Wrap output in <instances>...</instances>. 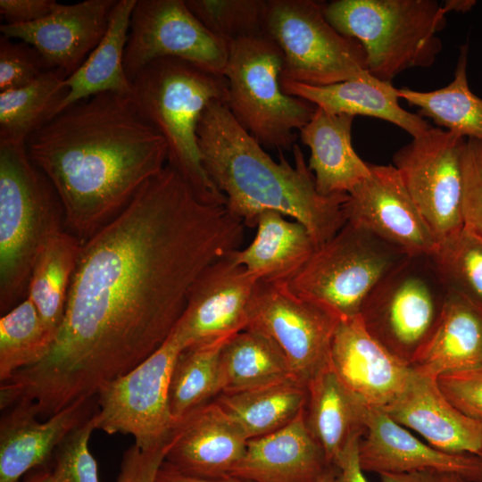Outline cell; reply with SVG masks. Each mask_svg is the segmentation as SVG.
<instances>
[{
	"label": "cell",
	"mask_w": 482,
	"mask_h": 482,
	"mask_svg": "<svg viewBox=\"0 0 482 482\" xmlns=\"http://www.w3.org/2000/svg\"><path fill=\"white\" fill-rule=\"evenodd\" d=\"M244 226L167 164L83 242L54 345L8 380L12 395L47 419L130 371L168 338L204 269L239 249Z\"/></svg>",
	"instance_id": "cell-1"
},
{
	"label": "cell",
	"mask_w": 482,
	"mask_h": 482,
	"mask_svg": "<svg viewBox=\"0 0 482 482\" xmlns=\"http://www.w3.org/2000/svg\"><path fill=\"white\" fill-rule=\"evenodd\" d=\"M54 187L65 229L85 242L167 165L168 145L130 96L102 93L54 115L26 144Z\"/></svg>",
	"instance_id": "cell-2"
},
{
	"label": "cell",
	"mask_w": 482,
	"mask_h": 482,
	"mask_svg": "<svg viewBox=\"0 0 482 482\" xmlns=\"http://www.w3.org/2000/svg\"><path fill=\"white\" fill-rule=\"evenodd\" d=\"M196 135L208 177L245 226L254 228L262 212H278L303 225L319 246L345 224L348 195H321L299 145L292 147L294 165L281 153L274 161L219 101L204 111Z\"/></svg>",
	"instance_id": "cell-3"
},
{
	"label": "cell",
	"mask_w": 482,
	"mask_h": 482,
	"mask_svg": "<svg viewBox=\"0 0 482 482\" xmlns=\"http://www.w3.org/2000/svg\"><path fill=\"white\" fill-rule=\"evenodd\" d=\"M131 84L130 96L138 111L167 143V164L201 202L225 205L226 197L203 166L196 130L212 102L227 104L226 77L179 59L161 58L142 68Z\"/></svg>",
	"instance_id": "cell-4"
},
{
	"label": "cell",
	"mask_w": 482,
	"mask_h": 482,
	"mask_svg": "<svg viewBox=\"0 0 482 482\" xmlns=\"http://www.w3.org/2000/svg\"><path fill=\"white\" fill-rule=\"evenodd\" d=\"M61 200L26 145L0 141V312L27 297L33 266L64 231Z\"/></svg>",
	"instance_id": "cell-5"
},
{
	"label": "cell",
	"mask_w": 482,
	"mask_h": 482,
	"mask_svg": "<svg viewBox=\"0 0 482 482\" xmlns=\"http://www.w3.org/2000/svg\"><path fill=\"white\" fill-rule=\"evenodd\" d=\"M324 14L337 31L362 45L368 72L382 81L430 67L443 48L437 34L446 12L436 0H335L325 3Z\"/></svg>",
	"instance_id": "cell-6"
},
{
	"label": "cell",
	"mask_w": 482,
	"mask_h": 482,
	"mask_svg": "<svg viewBox=\"0 0 482 482\" xmlns=\"http://www.w3.org/2000/svg\"><path fill=\"white\" fill-rule=\"evenodd\" d=\"M282 52L265 34L239 38L229 46L226 104L262 146L279 151L293 147L295 130L304 127L317 109L282 90Z\"/></svg>",
	"instance_id": "cell-7"
},
{
	"label": "cell",
	"mask_w": 482,
	"mask_h": 482,
	"mask_svg": "<svg viewBox=\"0 0 482 482\" xmlns=\"http://www.w3.org/2000/svg\"><path fill=\"white\" fill-rule=\"evenodd\" d=\"M448 293L431 255H407L369 295L360 317L376 341L411 367L437 326Z\"/></svg>",
	"instance_id": "cell-8"
},
{
	"label": "cell",
	"mask_w": 482,
	"mask_h": 482,
	"mask_svg": "<svg viewBox=\"0 0 482 482\" xmlns=\"http://www.w3.org/2000/svg\"><path fill=\"white\" fill-rule=\"evenodd\" d=\"M407 255L366 228L346 220L334 237L316 247L287 285L341 319L355 317L375 287Z\"/></svg>",
	"instance_id": "cell-9"
},
{
	"label": "cell",
	"mask_w": 482,
	"mask_h": 482,
	"mask_svg": "<svg viewBox=\"0 0 482 482\" xmlns=\"http://www.w3.org/2000/svg\"><path fill=\"white\" fill-rule=\"evenodd\" d=\"M324 4L314 0L266 1L264 34L282 52L280 79L327 86L369 73L362 45L332 27Z\"/></svg>",
	"instance_id": "cell-10"
},
{
	"label": "cell",
	"mask_w": 482,
	"mask_h": 482,
	"mask_svg": "<svg viewBox=\"0 0 482 482\" xmlns=\"http://www.w3.org/2000/svg\"><path fill=\"white\" fill-rule=\"evenodd\" d=\"M183 349L171 331L148 358L104 384L96 395V429L131 435L142 450L165 444L174 426L169 403L170 375Z\"/></svg>",
	"instance_id": "cell-11"
},
{
	"label": "cell",
	"mask_w": 482,
	"mask_h": 482,
	"mask_svg": "<svg viewBox=\"0 0 482 482\" xmlns=\"http://www.w3.org/2000/svg\"><path fill=\"white\" fill-rule=\"evenodd\" d=\"M340 320L333 310L295 293L286 282L261 281L247 328L268 336L283 353L295 379L307 386L329 364Z\"/></svg>",
	"instance_id": "cell-12"
},
{
	"label": "cell",
	"mask_w": 482,
	"mask_h": 482,
	"mask_svg": "<svg viewBox=\"0 0 482 482\" xmlns=\"http://www.w3.org/2000/svg\"><path fill=\"white\" fill-rule=\"evenodd\" d=\"M176 58L224 75L229 46L193 14L186 0H137L125 49L124 69L132 81L142 68Z\"/></svg>",
	"instance_id": "cell-13"
},
{
	"label": "cell",
	"mask_w": 482,
	"mask_h": 482,
	"mask_svg": "<svg viewBox=\"0 0 482 482\" xmlns=\"http://www.w3.org/2000/svg\"><path fill=\"white\" fill-rule=\"evenodd\" d=\"M466 137L432 127L398 149L393 166L437 241L462 227Z\"/></svg>",
	"instance_id": "cell-14"
},
{
	"label": "cell",
	"mask_w": 482,
	"mask_h": 482,
	"mask_svg": "<svg viewBox=\"0 0 482 482\" xmlns=\"http://www.w3.org/2000/svg\"><path fill=\"white\" fill-rule=\"evenodd\" d=\"M259 284L229 253L205 268L172 330L184 348L229 339L245 329Z\"/></svg>",
	"instance_id": "cell-15"
},
{
	"label": "cell",
	"mask_w": 482,
	"mask_h": 482,
	"mask_svg": "<svg viewBox=\"0 0 482 482\" xmlns=\"http://www.w3.org/2000/svg\"><path fill=\"white\" fill-rule=\"evenodd\" d=\"M347 195L346 220L357 223L409 255H431L437 239L393 165L370 164Z\"/></svg>",
	"instance_id": "cell-16"
},
{
	"label": "cell",
	"mask_w": 482,
	"mask_h": 482,
	"mask_svg": "<svg viewBox=\"0 0 482 482\" xmlns=\"http://www.w3.org/2000/svg\"><path fill=\"white\" fill-rule=\"evenodd\" d=\"M118 0L54 3L45 18L29 24L1 25L3 36L35 47L50 70L68 78L86 61L104 36Z\"/></svg>",
	"instance_id": "cell-17"
},
{
	"label": "cell",
	"mask_w": 482,
	"mask_h": 482,
	"mask_svg": "<svg viewBox=\"0 0 482 482\" xmlns=\"http://www.w3.org/2000/svg\"><path fill=\"white\" fill-rule=\"evenodd\" d=\"M329 366L367 405L382 410L401 395L413 373L368 333L360 315L340 320Z\"/></svg>",
	"instance_id": "cell-18"
},
{
	"label": "cell",
	"mask_w": 482,
	"mask_h": 482,
	"mask_svg": "<svg viewBox=\"0 0 482 482\" xmlns=\"http://www.w3.org/2000/svg\"><path fill=\"white\" fill-rule=\"evenodd\" d=\"M0 420V482H19L48 466L59 445L97 411L96 395L41 420L27 401L4 410Z\"/></svg>",
	"instance_id": "cell-19"
},
{
	"label": "cell",
	"mask_w": 482,
	"mask_h": 482,
	"mask_svg": "<svg viewBox=\"0 0 482 482\" xmlns=\"http://www.w3.org/2000/svg\"><path fill=\"white\" fill-rule=\"evenodd\" d=\"M363 471L403 474L437 470L482 482V461L477 455L451 453L426 444L398 424L383 410L369 406L365 429L359 442Z\"/></svg>",
	"instance_id": "cell-20"
},
{
	"label": "cell",
	"mask_w": 482,
	"mask_h": 482,
	"mask_svg": "<svg viewBox=\"0 0 482 482\" xmlns=\"http://www.w3.org/2000/svg\"><path fill=\"white\" fill-rule=\"evenodd\" d=\"M247 441L213 400L175 422L166 441L165 461L188 476L224 477L244 456Z\"/></svg>",
	"instance_id": "cell-21"
},
{
	"label": "cell",
	"mask_w": 482,
	"mask_h": 482,
	"mask_svg": "<svg viewBox=\"0 0 482 482\" xmlns=\"http://www.w3.org/2000/svg\"><path fill=\"white\" fill-rule=\"evenodd\" d=\"M383 411L440 451L478 457L482 453V424L457 409L436 378L413 370L404 391Z\"/></svg>",
	"instance_id": "cell-22"
},
{
	"label": "cell",
	"mask_w": 482,
	"mask_h": 482,
	"mask_svg": "<svg viewBox=\"0 0 482 482\" xmlns=\"http://www.w3.org/2000/svg\"><path fill=\"white\" fill-rule=\"evenodd\" d=\"M304 411L284 428L249 439L229 476L252 482H318L333 465L309 431Z\"/></svg>",
	"instance_id": "cell-23"
},
{
	"label": "cell",
	"mask_w": 482,
	"mask_h": 482,
	"mask_svg": "<svg viewBox=\"0 0 482 482\" xmlns=\"http://www.w3.org/2000/svg\"><path fill=\"white\" fill-rule=\"evenodd\" d=\"M282 90L333 114L364 115L401 128L412 137L430 129L427 120L399 104L398 88L367 75L327 86H309L280 79Z\"/></svg>",
	"instance_id": "cell-24"
},
{
	"label": "cell",
	"mask_w": 482,
	"mask_h": 482,
	"mask_svg": "<svg viewBox=\"0 0 482 482\" xmlns=\"http://www.w3.org/2000/svg\"><path fill=\"white\" fill-rule=\"evenodd\" d=\"M353 119L349 114H333L317 107L300 129L301 140L311 151L308 167L323 195L348 194L370 174L369 163L352 145Z\"/></svg>",
	"instance_id": "cell-25"
},
{
	"label": "cell",
	"mask_w": 482,
	"mask_h": 482,
	"mask_svg": "<svg viewBox=\"0 0 482 482\" xmlns=\"http://www.w3.org/2000/svg\"><path fill=\"white\" fill-rule=\"evenodd\" d=\"M411 368L434 378L482 369V310L449 292L437 326Z\"/></svg>",
	"instance_id": "cell-26"
},
{
	"label": "cell",
	"mask_w": 482,
	"mask_h": 482,
	"mask_svg": "<svg viewBox=\"0 0 482 482\" xmlns=\"http://www.w3.org/2000/svg\"><path fill=\"white\" fill-rule=\"evenodd\" d=\"M306 387L307 428L334 466L347 444L362 436L369 405L345 386L329 364Z\"/></svg>",
	"instance_id": "cell-27"
},
{
	"label": "cell",
	"mask_w": 482,
	"mask_h": 482,
	"mask_svg": "<svg viewBox=\"0 0 482 482\" xmlns=\"http://www.w3.org/2000/svg\"><path fill=\"white\" fill-rule=\"evenodd\" d=\"M256 235L244 249L229 253L260 282H287L316 249L307 229L278 212L266 211L258 218Z\"/></svg>",
	"instance_id": "cell-28"
},
{
	"label": "cell",
	"mask_w": 482,
	"mask_h": 482,
	"mask_svg": "<svg viewBox=\"0 0 482 482\" xmlns=\"http://www.w3.org/2000/svg\"><path fill=\"white\" fill-rule=\"evenodd\" d=\"M136 3L137 0H118L101 41L82 65L63 81L68 94L54 115L98 94L131 95L132 84L125 73L124 55Z\"/></svg>",
	"instance_id": "cell-29"
},
{
	"label": "cell",
	"mask_w": 482,
	"mask_h": 482,
	"mask_svg": "<svg viewBox=\"0 0 482 482\" xmlns=\"http://www.w3.org/2000/svg\"><path fill=\"white\" fill-rule=\"evenodd\" d=\"M307 395L306 386L291 378L251 390L220 394L214 400L249 440L293 421L305 410Z\"/></svg>",
	"instance_id": "cell-30"
},
{
	"label": "cell",
	"mask_w": 482,
	"mask_h": 482,
	"mask_svg": "<svg viewBox=\"0 0 482 482\" xmlns=\"http://www.w3.org/2000/svg\"><path fill=\"white\" fill-rule=\"evenodd\" d=\"M220 394L237 393L295 379L276 344L252 328L235 334L224 344L220 356Z\"/></svg>",
	"instance_id": "cell-31"
},
{
	"label": "cell",
	"mask_w": 482,
	"mask_h": 482,
	"mask_svg": "<svg viewBox=\"0 0 482 482\" xmlns=\"http://www.w3.org/2000/svg\"><path fill=\"white\" fill-rule=\"evenodd\" d=\"M83 242L62 231L39 253L27 291L46 328L54 337L62 322Z\"/></svg>",
	"instance_id": "cell-32"
},
{
	"label": "cell",
	"mask_w": 482,
	"mask_h": 482,
	"mask_svg": "<svg viewBox=\"0 0 482 482\" xmlns=\"http://www.w3.org/2000/svg\"><path fill=\"white\" fill-rule=\"evenodd\" d=\"M468 46H461L454 78L447 86L432 91L398 88L399 98L418 107L439 127L464 137L482 141V98L470 89L467 80Z\"/></svg>",
	"instance_id": "cell-33"
},
{
	"label": "cell",
	"mask_w": 482,
	"mask_h": 482,
	"mask_svg": "<svg viewBox=\"0 0 482 482\" xmlns=\"http://www.w3.org/2000/svg\"><path fill=\"white\" fill-rule=\"evenodd\" d=\"M66 78L60 70H49L27 86L1 92L0 141L26 145L66 97Z\"/></svg>",
	"instance_id": "cell-34"
},
{
	"label": "cell",
	"mask_w": 482,
	"mask_h": 482,
	"mask_svg": "<svg viewBox=\"0 0 482 482\" xmlns=\"http://www.w3.org/2000/svg\"><path fill=\"white\" fill-rule=\"evenodd\" d=\"M229 339L188 346L179 353L169 386V403L174 424L220 394V356Z\"/></svg>",
	"instance_id": "cell-35"
},
{
	"label": "cell",
	"mask_w": 482,
	"mask_h": 482,
	"mask_svg": "<svg viewBox=\"0 0 482 482\" xmlns=\"http://www.w3.org/2000/svg\"><path fill=\"white\" fill-rule=\"evenodd\" d=\"M54 337L46 328L29 298L0 319V380H9L21 370L42 362L49 353Z\"/></svg>",
	"instance_id": "cell-36"
},
{
	"label": "cell",
	"mask_w": 482,
	"mask_h": 482,
	"mask_svg": "<svg viewBox=\"0 0 482 482\" xmlns=\"http://www.w3.org/2000/svg\"><path fill=\"white\" fill-rule=\"evenodd\" d=\"M431 257L448 291L482 310V237L462 225L438 241Z\"/></svg>",
	"instance_id": "cell-37"
},
{
	"label": "cell",
	"mask_w": 482,
	"mask_h": 482,
	"mask_svg": "<svg viewBox=\"0 0 482 482\" xmlns=\"http://www.w3.org/2000/svg\"><path fill=\"white\" fill-rule=\"evenodd\" d=\"M186 4L228 46L239 38L264 34V0H186Z\"/></svg>",
	"instance_id": "cell-38"
},
{
	"label": "cell",
	"mask_w": 482,
	"mask_h": 482,
	"mask_svg": "<svg viewBox=\"0 0 482 482\" xmlns=\"http://www.w3.org/2000/svg\"><path fill=\"white\" fill-rule=\"evenodd\" d=\"M94 430L95 414L68 435L56 448L52 469L58 482H99L97 462L88 447Z\"/></svg>",
	"instance_id": "cell-39"
},
{
	"label": "cell",
	"mask_w": 482,
	"mask_h": 482,
	"mask_svg": "<svg viewBox=\"0 0 482 482\" xmlns=\"http://www.w3.org/2000/svg\"><path fill=\"white\" fill-rule=\"evenodd\" d=\"M49 70L35 47L1 36L0 93L27 86Z\"/></svg>",
	"instance_id": "cell-40"
},
{
	"label": "cell",
	"mask_w": 482,
	"mask_h": 482,
	"mask_svg": "<svg viewBox=\"0 0 482 482\" xmlns=\"http://www.w3.org/2000/svg\"><path fill=\"white\" fill-rule=\"evenodd\" d=\"M462 224L482 237V141L467 138L462 154Z\"/></svg>",
	"instance_id": "cell-41"
},
{
	"label": "cell",
	"mask_w": 482,
	"mask_h": 482,
	"mask_svg": "<svg viewBox=\"0 0 482 482\" xmlns=\"http://www.w3.org/2000/svg\"><path fill=\"white\" fill-rule=\"evenodd\" d=\"M436 382L457 409L482 424V369L441 375Z\"/></svg>",
	"instance_id": "cell-42"
},
{
	"label": "cell",
	"mask_w": 482,
	"mask_h": 482,
	"mask_svg": "<svg viewBox=\"0 0 482 482\" xmlns=\"http://www.w3.org/2000/svg\"><path fill=\"white\" fill-rule=\"evenodd\" d=\"M165 454L166 443L149 450L134 444L123 453L115 482H156Z\"/></svg>",
	"instance_id": "cell-43"
},
{
	"label": "cell",
	"mask_w": 482,
	"mask_h": 482,
	"mask_svg": "<svg viewBox=\"0 0 482 482\" xmlns=\"http://www.w3.org/2000/svg\"><path fill=\"white\" fill-rule=\"evenodd\" d=\"M54 3L53 0H0V13L5 24H29L47 16Z\"/></svg>",
	"instance_id": "cell-44"
},
{
	"label": "cell",
	"mask_w": 482,
	"mask_h": 482,
	"mask_svg": "<svg viewBox=\"0 0 482 482\" xmlns=\"http://www.w3.org/2000/svg\"><path fill=\"white\" fill-rule=\"evenodd\" d=\"M362 436H354L345 447L334 466L337 469L334 482H370L359 461V442Z\"/></svg>",
	"instance_id": "cell-45"
},
{
	"label": "cell",
	"mask_w": 482,
	"mask_h": 482,
	"mask_svg": "<svg viewBox=\"0 0 482 482\" xmlns=\"http://www.w3.org/2000/svg\"><path fill=\"white\" fill-rule=\"evenodd\" d=\"M379 477L381 482H470L459 474L437 470L403 474H382Z\"/></svg>",
	"instance_id": "cell-46"
},
{
	"label": "cell",
	"mask_w": 482,
	"mask_h": 482,
	"mask_svg": "<svg viewBox=\"0 0 482 482\" xmlns=\"http://www.w3.org/2000/svg\"><path fill=\"white\" fill-rule=\"evenodd\" d=\"M156 482H252L234 476H224L220 478H197L183 474L173 468L167 461H163L161 466Z\"/></svg>",
	"instance_id": "cell-47"
},
{
	"label": "cell",
	"mask_w": 482,
	"mask_h": 482,
	"mask_svg": "<svg viewBox=\"0 0 482 482\" xmlns=\"http://www.w3.org/2000/svg\"><path fill=\"white\" fill-rule=\"evenodd\" d=\"M22 482H58L52 466H46L37 469L36 471L30 473Z\"/></svg>",
	"instance_id": "cell-48"
},
{
	"label": "cell",
	"mask_w": 482,
	"mask_h": 482,
	"mask_svg": "<svg viewBox=\"0 0 482 482\" xmlns=\"http://www.w3.org/2000/svg\"><path fill=\"white\" fill-rule=\"evenodd\" d=\"M476 4V1L473 0H447L443 4L445 11L449 12H467L470 11Z\"/></svg>",
	"instance_id": "cell-49"
},
{
	"label": "cell",
	"mask_w": 482,
	"mask_h": 482,
	"mask_svg": "<svg viewBox=\"0 0 482 482\" xmlns=\"http://www.w3.org/2000/svg\"><path fill=\"white\" fill-rule=\"evenodd\" d=\"M337 469L335 466L330 467L327 472L320 478L318 482H334Z\"/></svg>",
	"instance_id": "cell-50"
},
{
	"label": "cell",
	"mask_w": 482,
	"mask_h": 482,
	"mask_svg": "<svg viewBox=\"0 0 482 482\" xmlns=\"http://www.w3.org/2000/svg\"><path fill=\"white\" fill-rule=\"evenodd\" d=\"M479 458H480V460L482 461V453H481V454L479 455Z\"/></svg>",
	"instance_id": "cell-51"
}]
</instances>
